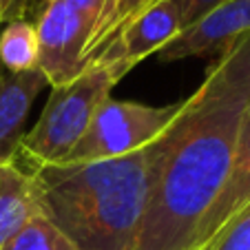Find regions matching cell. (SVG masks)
Returning <instances> with one entry per match:
<instances>
[{
	"label": "cell",
	"mask_w": 250,
	"mask_h": 250,
	"mask_svg": "<svg viewBox=\"0 0 250 250\" xmlns=\"http://www.w3.org/2000/svg\"><path fill=\"white\" fill-rule=\"evenodd\" d=\"M0 250H80V248L36 208V212L2 244Z\"/></svg>",
	"instance_id": "obj_13"
},
{
	"label": "cell",
	"mask_w": 250,
	"mask_h": 250,
	"mask_svg": "<svg viewBox=\"0 0 250 250\" xmlns=\"http://www.w3.org/2000/svg\"><path fill=\"white\" fill-rule=\"evenodd\" d=\"M49 2H56V0H42V7H44V5H49Z\"/></svg>",
	"instance_id": "obj_17"
},
{
	"label": "cell",
	"mask_w": 250,
	"mask_h": 250,
	"mask_svg": "<svg viewBox=\"0 0 250 250\" xmlns=\"http://www.w3.org/2000/svg\"><path fill=\"white\" fill-rule=\"evenodd\" d=\"M98 18L76 7L69 0H56L40 9L38 33V66L51 86L76 80L84 71V49Z\"/></svg>",
	"instance_id": "obj_5"
},
{
	"label": "cell",
	"mask_w": 250,
	"mask_h": 250,
	"mask_svg": "<svg viewBox=\"0 0 250 250\" xmlns=\"http://www.w3.org/2000/svg\"><path fill=\"white\" fill-rule=\"evenodd\" d=\"M115 82L104 66H89L60 86H51L42 115L24 133L16 162L29 170L36 166L62 164L86 133L98 106L111 95Z\"/></svg>",
	"instance_id": "obj_3"
},
{
	"label": "cell",
	"mask_w": 250,
	"mask_h": 250,
	"mask_svg": "<svg viewBox=\"0 0 250 250\" xmlns=\"http://www.w3.org/2000/svg\"><path fill=\"white\" fill-rule=\"evenodd\" d=\"M175 2H177L182 14V29H186L193 22H197L204 14H208L212 7L224 2V0H175Z\"/></svg>",
	"instance_id": "obj_15"
},
{
	"label": "cell",
	"mask_w": 250,
	"mask_h": 250,
	"mask_svg": "<svg viewBox=\"0 0 250 250\" xmlns=\"http://www.w3.org/2000/svg\"><path fill=\"white\" fill-rule=\"evenodd\" d=\"M36 212L31 177L18 162L0 166V248Z\"/></svg>",
	"instance_id": "obj_10"
},
{
	"label": "cell",
	"mask_w": 250,
	"mask_h": 250,
	"mask_svg": "<svg viewBox=\"0 0 250 250\" xmlns=\"http://www.w3.org/2000/svg\"><path fill=\"white\" fill-rule=\"evenodd\" d=\"M250 33V0H224L204 14L197 22L182 29L160 51L164 62L184 60V58L224 53L239 38Z\"/></svg>",
	"instance_id": "obj_7"
},
{
	"label": "cell",
	"mask_w": 250,
	"mask_h": 250,
	"mask_svg": "<svg viewBox=\"0 0 250 250\" xmlns=\"http://www.w3.org/2000/svg\"><path fill=\"white\" fill-rule=\"evenodd\" d=\"M204 250H250V204L212 237Z\"/></svg>",
	"instance_id": "obj_14"
},
{
	"label": "cell",
	"mask_w": 250,
	"mask_h": 250,
	"mask_svg": "<svg viewBox=\"0 0 250 250\" xmlns=\"http://www.w3.org/2000/svg\"><path fill=\"white\" fill-rule=\"evenodd\" d=\"M180 31L182 14L177 2L160 0L135 20H131L89 66H104L111 80L118 84L137 62L151 53H160Z\"/></svg>",
	"instance_id": "obj_6"
},
{
	"label": "cell",
	"mask_w": 250,
	"mask_h": 250,
	"mask_svg": "<svg viewBox=\"0 0 250 250\" xmlns=\"http://www.w3.org/2000/svg\"><path fill=\"white\" fill-rule=\"evenodd\" d=\"M2 7V20L11 22V20H24L29 11H33L36 0H0Z\"/></svg>",
	"instance_id": "obj_16"
},
{
	"label": "cell",
	"mask_w": 250,
	"mask_h": 250,
	"mask_svg": "<svg viewBox=\"0 0 250 250\" xmlns=\"http://www.w3.org/2000/svg\"><path fill=\"white\" fill-rule=\"evenodd\" d=\"M160 0H109L104 7L102 16H100L98 24H95L93 33H91L89 42L84 49V69H89V64L104 51V47L126 27L131 20H135L140 14L148 9L151 5H155Z\"/></svg>",
	"instance_id": "obj_11"
},
{
	"label": "cell",
	"mask_w": 250,
	"mask_h": 250,
	"mask_svg": "<svg viewBox=\"0 0 250 250\" xmlns=\"http://www.w3.org/2000/svg\"><path fill=\"white\" fill-rule=\"evenodd\" d=\"M155 140L122 157L29 168L36 208L80 250H133L151 188Z\"/></svg>",
	"instance_id": "obj_2"
},
{
	"label": "cell",
	"mask_w": 250,
	"mask_h": 250,
	"mask_svg": "<svg viewBox=\"0 0 250 250\" xmlns=\"http://www.w3.org/2000/svg\"><path fill=\"white\" fill-rule=\"evenodd\" d=\"M47 84L40 66L22 73L0 69V166L16 162L29 109L40 89Z\"/></svg>",
	"instance_id": "obj_9"
},
{
	"label": "cell",
	"mask_w": 250,
	"mask_h": 250,
	"mask_svg": "<svg viewBox=\"0 0 250 250\" xmlns=\"http://www.w3.org/2000/svg\"><path fill=\"white\" fill-rule=\"evenodd\" d=\"M250 204V111L244 120L239 133L235 155H232L230 170L226 175L219 195L215 197L212 206L206 210L202 222L195 228L193 246L190 250H204L235 215H239Z\"/></svg>",
	"instance_id": "obj_8"
},
{
	"label": "cell",
	"mask_w": 250,
	"mask_h": 250,
	"mask_svg": "<svg viewBox=\"0 0 250 250\" xmlns=\"http://www.w3.org/2000/svg\"><path fill=\"white\" fill-rule=\"evenodd\" d=\"M184 102V100H182ZM182 102L148 106L124 100H104L98 106L86 133L62 164H84L122 157L153 142L182 109Z\"/></svg>",
	"instance_id": "obj_4"
},
{
	"label": "cell",
	"mask_w": 250,
	"mask_h": 250,
	"mask_svg": "<svg viewBox=\"0 0 250 250\" xmlns=\"http://www.w3.org/2000/svg\"><path fill=\"white\" fill-rule=\"evenodd\" d=\"M0 64L9 73L38 69V33L29 20H11L0 33Z\"/></svg>",
	"instance_id": "obj_12"
},
{
	"label": "cell",
	"mask_w": 250,
	"mask_h": 250,
	"mask_svg": "<svg viewBox=\"0 0 250 250\" xmlns=\"http://www.w3.org/2000/svg\"><path fill=\"white\" fill-rule=\"evenodd\" d=\"M250 111V33L219 53L199 89L155 137L151 188L133 250H190L219 195Z\"/></svg>",
	"instance_id": "obj_1"
},
{
	"label": "cell",
	"mask_w": 250,
	"mask_h": 250,
	"mask_svg": "<svg viewBox=\"0 0 250 250\" xmlns=\"http://www.w3.org/2000/svg\"><path fill=\"white\" fill-rule=\"evenodd\" d=\"M0 22H2V7H0Z\"/></svg>",
	"instance_id": "obj_18"
}]
</instances>
